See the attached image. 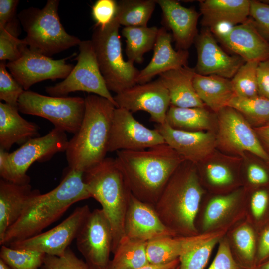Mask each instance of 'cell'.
<instances>
[{
  "mask_svg": "<svg viewBox=\"0 0 269 269\" xmlns=\"http://www.w3.org/2000/svg\"><path fill=\"white\" fill-rule=\"evenodd\" d=\"M83 175L84 172L69 167L54 189L43 194L38 190L20 218L7 230L0 245L8 246L41 233L73 204L91 198Z\"/></svg>",
  "mask_w": 269,
  "mask_h": 269,
  "instance_id": "obj_1",
  "label": "cell"
},
{
  "mask_svg": "<svg viewBox=\"0 0 269 269\" xmlns=\"http://www.w3.org/2000/svg\"><path fill=\"white\" fill-rule=\"evenodd\" d=\"M116 153L115 161L132 194L153 207L173 173L185 161L166 143Z\"/></svg>",
  "mask_w": 269,
  "mask_h": 269,
  "instance_id": "obj_2",
  "label": "cell"
},
{
  "mask_svg": "<svg viewBox=\"0 0 269 269\" xmlns=\"http://www.w3.org/2000/svg\"><path fill=\"white\" fill-rule=\"evenodd\" d=\"M85 102L81 125L65 151L69 167L83 172L106 158L116 108L110 101L95 94L87 95Z\"/></svg>",
  "mask_w": 269,
  "mask_h": 269,
  "instance_id": "obj_3",
  "label": "cell"
},
{
  "mask_svg": "<svg viewBox=\"0 0 269 269\" xmlns=\"http://www.w3.org/2000/svg\"><path fill=\"white\" fill-rule=\"evenodd\" d=\"M194 165L184 161L179 165L154 206L163 223L177 236L198 232L195 222L203 190Z\"/></svg>",
  "mask_w": 269,
  "mask_h": 269,
  "instance_id": "obj_4",
  "label": "cell"
},
{
  "mask_svg": "<svg viewBox=\"0 0 269 269\" xmlns=\"http://www.w3.org/2000/svg\"><path fill=\"white\" fill-rule=\"evenodd\" d=\"M91 198L96 200L108 218L113 233L112 253L125 236V219L132 194L115 158L106 157L84 172Z\"/></svg>",
  "mask_w": 269,
  "mask_h": 269,
  "instance_id": "obj_5",
  "label": "cell"
},
{
  "mask_svg": "<svg viewBox=\"0 0 269 269\" xmlns=\"http://www.w3.org/2000/svg\"><path fill=\"white\" fill-rule=\"evenodd\" d=\"M59 4V0H48L42 9L30 7L18 15L26 33L23 40L29 48L50 57L81 41L65 30L58 14Z\"/></svg>",
  "mask_w": 269,
  "mask_h": 269,
  "instance_id": "obj_6",
  "label": "cell"
},
{
  "mask_svg": "<svg viewBox=\"0 0 269 269\" xmlns=\"http://www.w3.org/2000/svg\"><path fill=\"white\" fill-rule=\"evenodd\" d=\"M120 26L116 17L104 28L95 26L91 40L107 88L116 94L136 85L140 71L124 59Z\"/></svg>",
  "mask_w": 269,
  "mask_h": 269,
  "instance_id": "obj_7",
  "label": "cell"
},
{
  "mask_svg": "<svg viewBox=\"0 0 269 269\" xmlns=\"http://www.w3.org/2000/svg\"><path fill=\"white\" fill-rule=\"evenodd\" d=\"M85 108L82 97L45 96L29 90L24 91L18 103L21 113L46 119L55 128L74 134L81 125Z\"/></svg>",
  "mask_w": 269,
  "mask_h": 269,
  "instance_id": "obj_8",
  "label": "cell"
},
{
  "mask_svg": "<svg viewBox=\"0 0 269 269\" xmlns=\"http://www.w3.org/2000/svg\"><path fill=\"white\" fill-rule=\"evenodd\" d=\"M77 63L68 76L62 82L45 88L51 96L63 97L69 93L85 91L105 98L116 103L106 85L97 61L91 40L81 41Z\"/></svg>",
  "mask_w": 269,
  "mask_h": 269,
  "instance_id": "obj_9",
  "label": "cell"
},
{
  "mask_svg": "<svg viewBox=\"0 0 269 269\" xmlns=\"http://www.w3.org/2000/svg\"><path fill=\"white\" fill-rule=\"evenodd\" d=\"M77 249L90 269H108L113 246L109 221L102 209L91 211L76 238Z\"/></svg>",
  "mask_w": 269,
  "mask_h": 269,
  "instance_id": "obj_10",
  "label": "cell"
},
{
  "mask_svg": "<svg viewBox=\"0 0 269 269\" xmlns=\"http://www.w3.org/2000/svg\"><path fill=\"white\" fill-rule=\"evenodd\" d=\"M69 140L65 132L54 128L42 137L31 138L10 153L12 182L29 184L27 171L35 162L49 160L55 154L65 151Z\"/></svg>",
  "mask_w": 269,
  "mask_h": 269,
  "instance_id": "obj_11",
  "label": "cell"
},
{
  "mask_svg": "<svg viewBox=\"0 0 269 269\" xmlns=\"http://www.w3.org/2000/svg\"><path fill=\"white\" fill-rule=\"evenodd\" d=\"M155 128L150 129L137 121L130 111L115 109L112 119L108 151H136L165 144Z\"/></svg>",
  "mask_w": 269,
  "mask_h": 269,
  "instance_id": "obj_12",
  "label": "cell"
},
{
  "mask_svg": "<svg viewBox=\"0 0 269 269\" xmlns=\"http://www.w3.org/2000/svg\"><path fill=\"white\" fill-rule=\"evenodd\" d=\"M91 212L88 205L77 207L65 220L50 230L8 246L17 249L38 251L61 256L69 248Z\"/></svg>",
  "mask_w": 269,
  "mask_h": 269,
  "instance_id": "obj_13",
  "label": "cell"
},
{
  "mask_svg": "<svg viewBox=\"0 0 269 269\" xmlns=\"http://www.w3.org/2000/svg\"><path fill=\"white\" fill-rule=\"evenodd\" d=\"M117 107L132 113L139 111L147 112L150 120L157 124L166 123L170 106L169 92L159 79L136 85L117 94L114 97Z\"/></svg>",
  "mask_w": 269,
  "mask_h": 269,
  "instance_id": "obj_14",
  "label": "cell"
},
{
  "mask_svg": "<svg viewBox=\"0 0 269 269\" xmlns=\"http://www.w3.org/2000/svg\"><path fill=\"white\" fill-rule=\"evenodd\" d=\"M67 59L54 60L27 47L19 59L7 62L6 67L27 91L33 85L46 80L65 79L74 67L66 63Z\"/></svg>",
  "mask_w": 269,
  "mask_h": 269,
  "instance_id": "obj_15",
  "label": "cell"
},
{
  "mask_svg": "<svg viewBox=\"0 0 269 269\" xmlns=\"http://www.w3.org/2000/svg\"><path fill=\"white\" fill-rule=\"evenodd\" d=\"M218 113V140L222 146L235 152L248 151L269 162V154L242 114L230 107Z\"/></svg>",
  "mask_w": 269,
  "mask_h": 269,
  "instance_id": "obj_16",
  "label": "cell"
},
{
  "mask_svg": "<svg viewBox=\"0 0 269 269\" xmlns=\"http://www.w3.org/2000/svg\"><path fill=\"white\" fill-rule=\"evenodd\" d=\"M197 61L195 71L203 75L232 78L244 60L231 56L217 44L210 30L205 29L196 37Z\"/></svg>",
  "mask_w": 269,
  "mask_h": 269,
  "instance_id": "obj_17",
  "label": "cell"
},
{
  "mask_svg": "<svg viewBox=\"0 0 269 269\" xmlns=\"http://www.w3.org/2000/svg\"><path fill=\"white\" fill-rule=\"evenodd\" d=\"M156 129L163 136L166 144L185 161L194 164L210 156L216 144L215 135L210 132L175 129L166 123L157 124Z\"/></svg>",
  "mask_w": 269,
  "mask_h": 269,
  "instance_id": "obj_18",
  "label": "cell"
},
{
  "mask_svg": "<svg viewBox=\"0 0 269 269\" xmlns=\"http://www.w3.org/2000/svg\"><path fill=\"white\" fill-rule=\"evenodd\" d=\"M124 231L125 236L129 238L145 242L177 236L163 223L153 206L133 194L125 216Z\"/></svg>",
  "mask_w": 269,
  "mask_h": 269,
  "instance_id": "obj_19",
  "label": "cell"
},
{
  "mask_svg": "<svg viewBox=\"0 0 269 269\" xmlns=\"http://www.w3.org/2000/svg\"><path fill=\"white\" fill-rule=\"evenodd\" d=\"M218 37L245 62H261L269 58V42L260 33L252 19L233 26Z\"/></svg>",
  "mask_w": 269,
  "mask_h": 269,
  "instance_id": "obj_20",
  "label": "cell"
},
{
  "mask_svg": "<svg viewBox=\"0 0 269 269\" xmlns=\"http://www.w3.org/2000/svg\"><path fill=\"white\" fill-rule=\"evenodd\" d=\"M172 39V35L164 27L159 29L152 58L148 64L139 71L137 84L149 82L156 75L187 66L188 52L175 50L171 44Z\"/></svg>",
  "mask_w": 269,
  "mask_h": 269,
  "instance_id": "obj_21",
  "label": "cell"
},
{
  "mask_svg": "<svg viewBox=\"0 0 269 269\" xmlns=\"http://www.w3.org/2000/svg\"><path fill=\"white\" fill-rule=\"evenodd\" d=\"M163 13V21L172 33L178 50H187L197 35L200 15L173 0H156Z\"/></svg>",
  "mask_w": 269,
  "mask_h": 269,
  "instance_id": "obj_22",
  "label": "cell"
},
{
  "mask_svg": "<svg viewBox=\"0 0 269 269\" xmlns=\"http://www.w3.org/2000/svg\"><path fill=\"white\" fill-rule=\"evenodd\" d=\"M38 190H32L30 183L21 184L0 180V241L23 214Z\"/></svg>",
  "mask_w": 269,
  "mask_h": 269,
  "instance_id": "obj_23",
  "label": "cell"
},
{
  "mask_svg": "<svg viewBox=\"0 0 269 269\" xmlns=\"http://www.w3.org/2000/svg\"><path fill=\"white\" fill-rule=\"evenodd\" d=\"M18 109L0 102V148L8 151L14 144L23 145L40 136L39 127L22 118Z\"/></svg>",
  "mask_w": 269,
  "mask_h": 269,
  "instance_id": "obj_24",
  "label": "cell"
},
{
  "mask_svg": "<svg viewBox=\"0 0 269 269\" xmlns=\"http://www.w3.org/2000/svg\"><path fill=\"white\" fill-rule=\"evenodd\" d=\"M221 232H213L187 236L165 237L147 242V256L150 264L162 265L176 259L202 242Z\"/></svg>",
  "mask_w": 269,
  "mask_h": 269,
  "instance_id": "obj_25",
  "label": "cell"
},
{
  "mask_svg": "<svg viewBox=\"0 0 269 269\" xmlns=\"http://www.w3.org/2000/svg\"><path fill=\"white\" fill-rule=\"evenodd\" d=\"M195 73L194 69L186 66L159 75L158 79L169 92L170 105L179 107H204L205 104L194 87Z\"/></svg>",
  "mask_w": 269,
  "mask_h": 269,
  "instance_id": "obj_26",
  "label": "cell"
},
{
  "mask_svg": "<svg viewBox=\"0 0 269 269\" xmlns=\"http://www.w3.org/2000/svg\"><path fill=\"white\" fill-rule=\"evenodd\" d=\"M251 0H206L200 1L202 23L210 28L220 23L233 26L246 22Z\"/></svg>",
  "mask_w": 269,
  "mask_h": 269,
  "instance_id": "obj_27",
  "label": "cell"
},
{
  "mask_svg": "<svg viewBox=\"0 0 269 269\" xmlns=\"http://www.w3.org/2000/svg\"><path fill=\"white\" fill-rule=\"evenodd\" d=\"M193 85L205 105L217 112L228 107L235 95L231 80L216 75H203L196 73Z\"/></svg>",
  "mask_w": 269,
  "mask_h": 269,
  "instance_id": "obj_28",
  "label": "cell"
},
{
  "mask_svg": "<svg viewBox=\"0 0 269 269\" xmlns=\"http://www.w3.org/2000/svg\"><path fill=\"white\" fill-rule=\"evenodd\" d=\"M147 243L124 236L113 252L108 269H135L148 265Z\"/></svg>",
  "mask_w": 269,
  "mask_h": 269,
  "instance_id": "obj_29",
  "label": "cell"
},
{
  "mask_svg": "<svg viewBox=\"0 0 269 269\" xmlns=\"http://www.w3.org/2000/svg\"><path fill=\"white\" fill-rule=\"evenodd\" d=\"M156 26L124 27L122 34L126 39V53L128 61L141 63L144 54L153 49L158 34Z\"/></svg>",
  "mask_w": 269,
  "mask_h": 269,
  "instance_id": "obj_30",
  "label": "cell"
},
{
  "mask_svg": "<svg viewBox=\"0 0 269 269\" xmlns=\"http://www.w3.org/2000/svg\"><path fill=\"white\" fill-rule=\"evenodd\" d=\"M166 123L171 127L187 131H199L211 126V117L204 107H179L170 105Z\"/></svg>",
  "mask_w": 269,
  "mask_h": 269,
  "instance_id": "obj_31",
  "label": "cell"
},
{
  "mask_svg": "<svg viewBox=\"0 0 269 269\" xmlns=\"http://www.w3.org/2000/svg\"><path fill=\"white\" fill-rule=\"evenodd\" d=\"M156 4V0H120L116 17L124 27L147 26Z\"/></svg>",
  "mask_w": 269,
  "mask_h": 269,
  "instance_id": "obj_32",
  "label": "cell"
},
{
  "mask_svg": "<svg viewBox=\"0 0 269 269\" xmlns=\"http://www.w3.org/2000/svg\"><path fill=\"white\" fill-rule=\"evenodd\" d=\"M228 107L244 114L249 120L259 126L269 122V99L260 96L242 98L234 95Z\"/></svg>",
  "mask_w": 269,
  "mask_h": 269,
  "instance_id": "obj_33",
  "label": "cell"
},
{
  "mask_svg": "<svg viewBox=\"0 0 269 269\" xmlns=\"http://www.w3.org/2000/svg\"><path fill=\"white\" fill-rule=\"evenodd\" d=\"M46 254L25 249H17L1 245L0 257L12 269H40Z\"/></svg>",
  "mask_w": 269,
  "mask_h": 269,
  "instance_id": "obj_34",
  "label": "cell"
},
{
  "mask_svg": "<svg viewBox=\"0 0 269 269\" xmlns=\"http://www.w3.org/2000/svg\"><path fill=\"white\" fill-rule=\"evenodd\" d=\"M259 62H245L231 80L235 95L242 98H253L259 95L257 68Z\"/></svg>",
  "mask_w": 269,
  "mask_h": 269,
  "instance_id": "obj_35",
  "label": "cell"
},
{
  "mask_svg": "<svg viewBox=\"0 0 269 269\" xmlns=\"http://www.w3.org/2000/svg\"><path fill=\"white\" fill-rule=\"evenodd\" d=\"M238 197V193L234 192L212 199L208 203L204 213L203 229L209 230L222 221L232 209Z\"/></svg>",
  "mask_w": 269,
  "mask_h": 269,
  "instance_id": "obj_36",
  "label": "cell"
},
{
  "mask_svg": "<svg viewBox=\"0 0 269 269\" xmlns=\"http://www.w3.org/2000/svg\"><path fill=\"white\" fill-rule=\"evenodd\" d=\"M222 233L196 245L179 258V269H204Z\"/></svg>",
  "mask_w": 269,
  "mask_h": 269,
  "instance_id": "obj_37",
  "label": "cell"
},
{
  "mask_svg": "<svg viewBox=\"0 0 269 269\" xmlns=\"http://www.w3.org/2000/svg\"><path fill=\"white\" fill-rule=\"evenodd\" d=\"M233 239L242 260L249 266L256 264L257 244L253 228L247 224L239 227L234 232Z\"/></svg>",
  "mask_w": 269,
  "mask_h": 269,
  "instance_id": "obj_38",
  "label": "cell"
},
{
  "mask_svg": "<svg viewBox=\"0 0 269 269\" xmlns=\"http://www.w3.org/2000/svg\"><path fill=\"white\" fill-rule=\"evenodd\" d=\"M18 32L0 28V61L13 62L19 59L28 47L23 39L18 38Z\"/></svg>",
  "mask_w": 269,
  "mask_h": 269,
  "instance_id": "obj_39",
  "label": "cell"
},
{
  "mask_svg": "<svg viewBox=\"0 0 269 269\" xmlns=\"http://www.w3.org/2000/svg\"><path fill=\"white\" fill-rule=\"evenodd\" d=\"M6 63V61L0 62V99L18 108L19 99L25 90L9 73Z\"/></svg>",
  "mask_w": 269,
  "mask_h": 269,
  "instance_id": "obj_40",
  "label": "cell"
},
{
  "mask_svg": "<svg viewBox=\"0 0 269 269\" xmlns=\"http://www.w3.org/2000/svg\"><path fill=\"white\" fill-rule=\"evenodd\" d=\"M43 267L44 269H90L87 263L78 258L69 247L59 257L46 255Z\"/></svg>",
  "mask_w": 269,
  "mask_h": 269,
  "instance_id": "obj_41",
  "label": "cell"
},
{
  "mask_svg": "<svg viewBox=\"0 0 269 269\" xmlns=\"http://www.w3.org/2000/svg\"><path fill=\"white\" fill-rule=\"evenodd\" d=\"M117 2L114 0H98L92 8V16L95 26L104 28L116 18Z\"/></svg>",
  "mask_w": 269,
  "mask_h": 269,
  "instance_id": "obj_42",
  "label": "cell"
},
{
  "mask_svg": "<svg viewBox=\"0 0 269 269\" xmlns=\"http://www.w3.org/2000/svg\"><path fill=\"white\" fill-rule=\"evenodd\" d=\"M249 15L260 33L269 42V4L251 0Z\"/></svg>",
  "mask_w": 269,
  "mask_h": 269,
  "instance_id": "obj_43",
  "label": "cell"
},
{
  "mask_svg": "<svg viewBox=\"0 0 269 269\" xmlns=\"http://www.w3.org/2000/svg\"><path fill=\"white\" fill-rule=\"evenodd\" d=\"M208 269H242L234 260L229 245L221 241L216 256Z\"/></svg>",
  "mask_w": 269,
  "mask_h": 269,
  "instance_id": "obj_44",
  "label": "cell"
},
{
  "mask_svg": "<svg viewBox=\"0 0 269 269\" xmlns=\"http://www.w3.org/2000/svg\"><path fill=\"white\" fill-rule=\"evenodd\" d=\"M206 172L209 181L215 185H227L233 180L231 172L222 164L210 163L207 165Z\"/></svg>",
  "mask_w": 269,
  "mask_h": 269,
  "instance_id": "obj_45",
  "label": "cell"
},
{
  "mask_svg": "<svg viewBox=\"0 0 269 269\" xmlns=\"http://www.w3.org/2000/svg\"><path fill=\"white\" fill-rule=\"evenodd\" d=\"M269 205V195L265 190L255 192L251 199V210L254 219L260 221L263 219Z\"/></svg>",
  "mask_w": 269,
  "mask_h": 269,
  "instance_id": "obj_46",
  "label": "cell"
},
{
  "mask_svg": "<svg viewBox=\"0 0 269 269\" xmlns=\"http://www.w3.org/2000/svg\"><path fill=\"white\" fill-rule=\"evenodd\" d=\"M257 77L259 95L269 99V58L258 63Z\"/></svg>",
  "mask_w": 269,
  "mask_h": 269,
  "instance_id": "obj_47",
  "label": "cell"
},
{
  "mask_svg": "<svg viewBox=\"0 0 269 269\" xmlns=\"http://www.w3.org/2000/svg\"><path fill=\"white\" fill-rule=\"evenodd\" d=\"M18 0H0V28L16 21L15 14Z\"/></svg>",
  "mask_w": 269,
  "mask_h": 269,
  "instance_id": "obj_48",
  "label": "cell"
},
{
  "mask_svg": "<svg viewBox=\"0 0 269 269\" xmlns=\"http://www.w3.org/2000/svg\"><path fill=\"white\" fill-rule=\"evenodd\" d=\"M269 258V224L262 230L257 243L256 264L258 265Z\"/></svg>",
  "mask_w": 269,
  "mask_h": 269,
  "instance_id": "obj_49",
  "label": "cell"
},
{
  "mask_svg": "<svg viewBox=\"0 0 269 269\" xmlns=\"http://www.w3.org/2000/svg\"><path fill=\"white\" fill-rule=\"evenodd\" d=\"M247 176L249 182L255 185L266 184L269 179L268 174L265 169L256 164L249 165L247 170Z\"/></svg>",
  "mask_w": 269,
  "mask_h": 269,
  "instance_id": "obj_50",
  "label": "cell"
},
{
  "mask_svg": "<svg viewBox=\"0 0 269 269\" xmlns=\"http://www.w3.org/2000/svg\"><path fill=\"white\" fill-rule=\"evenodd\" d=\"M9 154L7 151L0 148V175L1 179L11 181L12 172Z\"/></svg>",
  "mask_w": 269,
  "mask_h": 269,
  "instance_id": "obj_51",
  "label": "cell"
},
{
  "mask_svg": "<svg viewBox=\"0 0 269 269\" xmlns=\"http://www.w3.org/2000/svg\"><path fill=\"white\" fill-rule=\"evenodd\" d=\"M254 130L263 147L268 153H269V122L257 127Z\"/></svg>",
  "mask_w": 269,
  "mask_h": 269,
  "instance_id": "obj_52",
  "label": "cell"
},
{
  "mask_svg": "<svg viewBox=\"0 0 269 269\" xmlns=\"http://www.w3.org/2000/svg\"><path fill=\"white\" fill-rule=\"evenodd\" d=\"M179 265V259H176L170 263L162 265L149 264L145 266L135 269H173Z\"/></svg>",
  "mask_w": 269,
  "mask_h": 269,
  "instance_id": "obj_53",
  "label": "cell"
},
{
  "mask_svg": "<svg viewBox=\"0 0 269 269\" xmlns=\"http://www.w3.org/2000/svg\"><path fill=\"white\" fill-rule=\"evenodd\" d=\"M258 269H269V258L257 266Z\"/></svg>",
  "mask_w": 269,
  "mask_h": 269,
  "instance_id": "obj_54",
  "label": "cell"
},
{
  "mask_svg": "<svg viewBox=\"0 0 269 269\" xmlns=\"http://www.w3.org/2000/svg\"><path fill=\"white\" fill-rule=\"evenodd\" d=\"M0 269H12L2 259H0Z\"/></svg>",
  "mask_w": 269,
  "mask_h": 269,
  "instance_id": "obj_55",
  "label": "cell"
},
{
  "mask_svg": "<svg viewBox=\"0 0 269 269\" xmlns=\"http://www.w3.org/2000/svg\"><path fill=\"white\" fill-rule=\"evenodd\" d=\"M179 265L178 266H177L176 267L174 268V269H179Z\"/></svg>",
  "mask_w": 269,
  "mask_h": 269,
  "instance_id": "obj_56",
  "label": "cell"
},
{
  "mask_svg": "<svg viewBox=\"0 0 269 269\" xmlns=\"http://www.w3.org/2000/svg\"><path fill=\"white\" fill-rule=\"evenodd\" d=\"M251 269H258L257 268V267H256V268L255 267L254 268H252Z\"/></svg>",
  "mask_w": 269,
  "mask_h": 269,
  "instance_id": "obj_57",
  "label": "cell"
},
{
  "mask_svg": "<svg viewBox=\"0 0 269 269\" xmlns=\"http://www.w3.org/2000/svg\"><path fill=\"white\" fill-rule=\"evenodd\" d=\"M43 269H44V268H43Z\"/></svg>",
  "mask_w": 269,
  "mask_h": 269,
  "instance_id": "obj_58",
  "label": "cell"
},
{
  "mask_svg": "<svg viewBox=\"0 0 269 269\" xmlns=\"http://www.w3.org/2000/svg\"></svg>",
  "mask_w": 269,
  "mask_h": 269,
  "instance_id": "obj_59",
  "label": "cell"
}]
</instances>
